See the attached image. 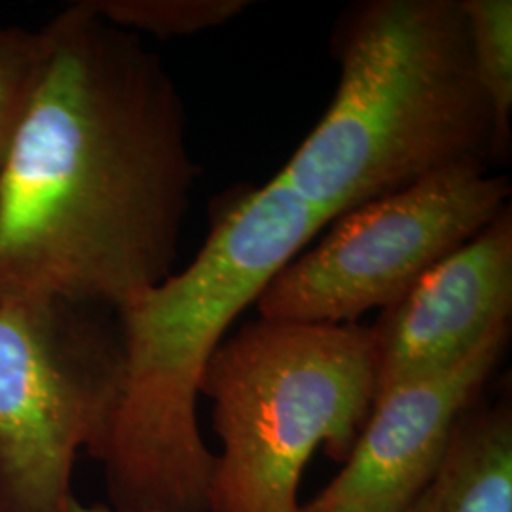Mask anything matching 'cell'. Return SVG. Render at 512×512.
<instances>
[{
	"mask_svg": "<svg viewBox=\"0 0 512 512\" xmlns=\"http://www.w3.org/2000/svg\"><path fill=\"white\" fill-rule=\"evenodd\" d=\"M0 177V304L118 310L173 274L200 177L186 110L139 35L63 8Z\"/></svg>",
	"mask_w": 512,
	"mask_h": 512,
	"instance_id": "obj_1",
	"label": "cell"
},
{
	"mask_svg": "<svg viewBox=\"0 0 512 512\" xmlns=\"http://www.w3.org/2000/svg\"><path fill=\"white\" fill-rule=\"evenodd\" d=\"M332 220L272 179L215 220L181 274L122 304L124 372L95 459L118 512H209L217 454L196 403L205 368L234 319Z\"/></svg>",
	"mask_w": 512,
	"mask_h": 512,
	"instance_id": "obj_2",
	"label": "cell"
},
{
	"mask_svg": "<svg viewBox=\"0 0 512 512\" xmlns=\"http://www.w3.org/2000/svg\"><path fill=\"white\" fill-rule=\"evenodd\" d=\"M332 55L329 110L274 177L332 222L446 167L497 162L461 0L355 2Z\"/></svg>",
	"mask_w": 512,
	"mask_h": 512,
	"instance_id": "obj_3",
	"label": "cell"
},
{
	"mask_svg": "<svg viewBox=\"0 0 512 512\" xmlns=\"http://www.w3.org/2000/svg\"><path fill=\"white\" fill-rule=\"evenodd\" d=\"M200 393L222 440L209 512H300L313 452L344 465L370 416V327L256 319L220 342Z\"/></svg>",
	"mask_w": 512,
	"mask_h": 512,
	"instance_id": "obj_4",
	"label": "cell"
},
{
	"mask_svg": "<svg viewBox=\"0 0 512 512\" xmlns=\"http://www.w3.org/2000/svg\"><path fill=\"white\" fill-rule=\"evenodd\" d=\"M124 372L109 308L63 298L0 304V512H69L76 458H95Z\"/></svg>",
	"mask_w": 512,
	"mask_h": 512,
	"instance_id": "obj_5",
	"label": "cell"
},
{
	"mask_svg": "<svg viewBox=\"0 0 512 512\" xmlns=\"http://www.w3.org/2000/svg\"><path fill=\"white\" fill-rule=\"evenodd\" d=\"M509 198L507 177L465 162L359 205L272 277L256 298L260 319L348 325L385 310L492 224Z\"/></svg>",
	"mask_w": 512,
	"mask_h": 512,
	"instance_id": "obj_6",
	"label": "cell"
},
{
	"mask_svg": "<svg viewBox=\"0 0 512 512\" xmlns=\"http://www.w3.org/2000/svg\"><path fill=\"white\" fill-rule=\"evenodd\" d=\"M509 334L511 325H503L454 365L382 391L344 469L300 512H406L439 471L459 418L480 399Z\"/></svg>",
	"mask_w": 512,
	"mask_h": 512,
	"instance_id": "obj_7",
	"label": "cell"
},
{
	"mask_svg": "<svg viewBox=\"0 0 512 512\" xmlns=\"http://www.w3.org/2000/svg\"><path fill=\"white\" fill-rule=\"evenodd\" d=\"M511 205L475 238L442 258L370 327L376 397L463 359L511 325ZM376 401V399H374Z\"/></svg>",
	"mask_w": 512,
	"mask_h": 512,
	"instance_id": "obj_8",
	"label": "cell"
},
{
	"mask_svg": "<svg viewBox=\"0 0 512 512\" xmlns=\"http://www.w3.org/2000/svg\"><path fill=\"white\" fill-rule=\"evenodd\" d=\"M406 512H512L509 399H478L463 412L439 471Z\"/></svg>",
	"mask_w": 512,
	"mask_h": 512,
	"instance_id": "obj_9",
	"label": "cell"
},
{
	"mask_svg": "<svg viewBox=\"0 0 512 512\" xmlns=\"http://www.w3.org/2000/svg\"><path fill=\"white\" fill-rule=\"evenodd\" d=\"M467 21L476 76L486 95L495 124L497 162L511 152L512 2L461 0Z\"/></svg>",
	"mask_w": 512,
	"mask_h": 512,
	"instance_id": "obj_10",
	"label": "cell"
},
{
	"mask_svg": "<svg viewBox=\"0 0 512 512\" xmlns=\"http://www.w3.org/2000/svg\"><path fill=\"white\" fill-rule=\"evenodd\" d=\"M95 14L135 35L188 37L241 16L249 0H86Z\"/></svg>",
	"mask_w": 512,
	"mask_h": 512,
	"instance_id": "obj_11",
	"label": "cell"
},
{
	"mask_svg": "<svg viewBox=\"0 0 512 512\" xmlns=\"http://www.w3.org/2000/svg\"><path fill=\"white\" fill-rule=\"evenodd\" d=\"M42 61L40 31L0 25V177Z\"/></svg>",
	"mask_w": 512,
	"mask_h": 512,
	"instance_id": "obj_12",
	"label": "cell"
},
{
	"mask_svg": "<svg viewBox=\"0 0 512 512\" xmlns=\"http://www.w3.org/2000/svg\"><path fill=\"white\" fill-rule=\"evenodd\" d=\"M69 512H118L114 511L112 507H107V505H84V503H80L76 497H74L73 501H71V505H69Z\"/></svg>",
	"mask_w": 512,
	"mask_h": 512,
	"instance_id": "obj_13",
	"label": "cell"
}]
</instances>
